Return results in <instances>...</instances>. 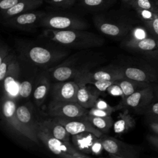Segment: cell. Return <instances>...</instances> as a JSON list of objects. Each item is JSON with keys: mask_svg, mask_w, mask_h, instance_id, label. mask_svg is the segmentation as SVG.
Returning a JSON list of instances; mask_svg holds the SVG:
<instances>
[{"mask_svg": "<svg viewBox=\"0 0 158 158\" xmlns=\"http://www.w3.org/2000/svg\"><path fill=\"white\" fill-rule=\"evenodd\" d=\"M43 36L48 40L70 48H86L101 45L104 40L98 35L84 30H52L47 28Z\"/></svg>", "mask_w": 158, "mask_h": 158, "instance_id": "1", "label": "cell"}, {"mask_svg": "<svg viewBox=\"0 0 158 158\" xmlns=\"http://www.w3.org/2000/svg\"><path fill=\"white\" fill-rule=\"evenodd\" d=\"M40 25L52 30H85L88 27L79 16L60 11L46 12Z\"/></svg>", "mask_w": 158, "mask_h": 158, "instance_id": "2", "label": "cell"}, {"mask_svg": "<svg viewBox=\"0 0 158 158\" xmlns=\"http://www.w3.org/2000/svg\"><path fill=\"white\" fill-rule=\"evenodd\" d=\"M36 134L38 139L53 154L64 158H85L89 157L73 146L69 141L59 139L49 134L38 121Z\"/></svg>", "mask_w": 158, "mask_h": 158, "instance_id": "3", "label": "cell"}, {"mask_svg": "<svg viewBox=\"0 0 158 158\" xmlns=\"http://www.w3.org/2000/svg\"><path fill=\"white\" fill-rule=\"evenodd\" d=\"M125 78L149 83H154L158 81V69L153 64L144 59L133 65L121 67Z\"/></svg>", "mask_w": 158, "mask_h": 158, "instance_id": "4", "label": "cell"}, {"mask_svg": "<svg viewBox=\"0 0 158 158\" xmlns=\"http://www.w3.org/2000/svg\"><path fill=\"white\" fill-rule=\"evenodd\" d=\"M93 22L101 33L116 38L127 36L133 27L128 22L113 20L103 14L95 15L93 17Z\"/></svg>", "mask_w": 158, "mask_h": 158, "instance_id": "5", "label": "cell"}, {"mask_svg": "<svg viewBox=\"0 0 158 158\" xmlns=\"http://www.w3.org/2000/svg\"><path fill=\"white\" fill-rule=\"evenodd\" d=\"M127 50L139 54L141 58L154 65L158 54V39L152 36L140 40L125 39L122 43Z\"/></svg>", "mask_w": 158, "mask_h": 158, "instance_id": "6", "label": "cell"}, {"mask_svg": "<svg viewBox=\"0 0 158 158\" xmlns=\"http://www.w3.org/2000/svg\"><path fill=\"white\" fill-rule=\"evenodd\" d=\"M89 109L81 106L77 102L53 100L47 107V114L51 117L67 118L84 117L88 114Z\"/></svg>", "mask_w": 158, "mask_h": 158, "instance_id": "7", "label": "cell"}, {"mask_svg": "<svg viewBox=\"0 0 158 158\" xmlns=\"http://www.w3.org/2000/svg\"><path fill=\"white\" fill-rule=\"evenodd\" d=\"M104 150L110 157L138 158L141 148L124 143L112 137H101Z\"/></svg>", "mask_w": 158, "mask_h": 158, "instance_id": "8", "label": "cell"}, {"mask_svg": "<svg viewBox=\"0 0 158 158\" xmlns=\"http://www.w3.org/2000/svg\"><path fill=\"white\" fill-rule=\"evenodd\" d=\"M154 99L155 93L151 84L126 97L120 104L123 108L132 109L139 114H144L145 109Z\"/></svg>", "mask_w": 158, "mask_h": 158, "instance_id": "9", "label": "cell"}, {"mask_svg": "<svg viewBox=\"0 0 158 158\" xmlns=\"http://www.w3.org/2000/svg\"><path fill=\"white\" fill-rule=\"evenodd\" d=\"M17 106L12 98L6 96L2 103V115L6 125L14 132L31 141L29 133L19 122L16 115Z\"/></svg>", "mask_w": 158, "mask_h": 158, "instance_id": "10", "label": "cell"}, {"mask_svg": "<svg viewBox=\"0 0 158 158\" xmlns=\"http://www.w3.org/2000/svg\"><path fill=\"white\" fill-rule=\"evenodd\" d=\"M46 14V12L43 10H34L4 20V24L14 28L24 30H30L37 25H40L41 20Z\"/></svg>", "mask_w": 158, "mask_h": 158, "instance_id": "11", "label": "cell"}, {"mask_svg": "<svg viewBox=\"0 0 158 158\" xmlns=\"http://www.w3.org/2000/svg\"><path fill=\"white\" fill-rule=\"evenodd\" d=\"M58 122L62 124L71 135H76L83 132H90L98 138L102 136V132L94 127L84 117L67 118L62 117H54Z\"/></svg>", "mask_w": 158, "mask_h": 158, "instance_id": "12", "label": "cell"}, {"mask_svg": "<svg viewBox=\"0 0 158 158\" xmlns=\"http://www.w3.org/2000/svg\"><path fill=\"white\" fill-rule=\"evenodd\" d=\"M124 78L125 77L120 68L113 71L99 70L93 72H88L85 69L80 73L75 79L79 85H85L98 80L117 81Z\"/></svg>", "mask_w": 158, "mask_h": 158, "instance_id": "13", "label": "cell"}, {"mask_svg": "<svg viewBox=\"0 0 158 158\" xmlns=\"http://www.w3.org/2000/svg\"><path fill=\"white\" fill-rule=\"evenodd\" d=\"M65 56L62 51L48 49L41 46H33L27 51V57L33 64L40 65L51 64Z\"/></svg>", "mask_w": 158, "mask_h": 158, "instance_id": "14", "label": "cell"}, {"mask_svg": "<svg viewBox=\"0 0 158 158\" xmlns=\"http://www.w3.org/2000/svg\"><path fill=\"white\" fill-rule=\"evenodd\" d=\"M79 87L78 83L75 81H64L56 83L53 85L51 89L52 99L77 102V95Z\"/></svg>", "mask_w": 158, "mask_h": 158, "instance_id": "15", "label": "cell"}, {"mask_svg": "<svg viewBox=\"0 0 158 158\" xmlns=\"http://www.w3.org/2000/svg\"><path fill=\"white\" fill-rule=\"evenodd\" d=\"M16 115L20 123L30 135L31 141L38 143L40 139L36 134L38 121H35L33 118L30 109L25 105L17 107Z\"/></svg>", "mask_w": 158, "mask_h": 158, "instance_id": "16", "label": "cell"}, {"mask_svg": "<svg viewBox=\"0 0 158 158\" xmlns=\"http://www.w3.org/2000/svg\"><path fill=\"white\" fill-rule=\"evenodd\" d=\"M20 73V67L17 60L14 58L12 61L4 79L2 81L6 96L12 98L18 93L19 87L17 80Z\"/></svg>", "mask_w": 158, "mask_h": 158, "instance_id": "17", "label": "cell"}, {"mask_svg": "<svg viewBox=\"0 0 158 158\" xmlns=\"http://www.w3.org/2000/svg\"><path fill=\"white\" fill-rule=\"evenodd\" d=\"M44 1V0H22L13 7L1 11V17L4 20H6L20 14L34 10L40 7Z\"/></svg>", "mask_w": 158, "mask_h": 158, "instance_id": "18", "label": "cell"}, {"mask_svg": "<svg viewBox=\"0 0 158 158\" xmlns=\"http://www.w3.org/2000/svg\"><path fill=\"white\" fill-rule=\"evenodd\" d=\"M42 127L51 136L64 141H69L70 134L54 117L39 122Z\"/></svg>", "mask_w": 158, "mask_h": 158, "instance_id": "19", "label": "cell"}, {"mask_svg": "<svg viewBox=\"0 0 158 158\" xmlns=\"http://www.w3.org/2000/svg\"><path fill=\"white\" fill-rule=\"evenodd\" d=\"M98 138L90 132H83L72 135V142L75 148L81 152L88 155L91 154V148Z\"/></svg>", "mask_w": 158, "mask_h": 158, "instance_id": "20", "label": "cell"}, {"mask_svg": "<svg viewBox=\"0 0 158 158\" xmlns=\"http://www.w3.org/2000/svg\"><path fill=\"white\" fill-rule=\"evenodd\" d=\"M117 118L113 125V129L116 134L125 133L136 125L135 118L130 114L127 109L120 113Z\"/></svg>", "mask_w": 158, "mask_h": 158, "instance_id": "21", "label": "cell"}, {"mask_svg": "<svg viewBox=\"0 0 158 158\" xmlns=\"http://www.w3.org/2000/svg\"><path fill=\"white\" fill-rule=\"evenodd\" d=\"M79 6L87 11L101 12L112 6L117 0H77Z\"/></svg>", "mask_w": 158, "mask_h": 158, "instance_id": "22", "label": "cell"}, {"mask_svg": "<svg viewBox=\"0 0 158 158\" xmlns=\"http://www.w3.org/2000/svg\"><path fill=\"white\" fill-rule=\"evenodd\" d=\"M77 95V102L86 109L93 107L98 98V94L93 93L85 85H79Z\"/></svg>", "mask_w": 158, "mask_h": 158, "instance_id": "23", "label": "cell"}, {"mask_svg": "<svg viewBox=\"0 0 158 158\" xmlns=\"http://www.w3.org/2000/svg\"><path fill=\"white\" fill-rule=\"evenodd\" d=\"M85 69L79 70L75 67L67 65H62L56 67L52 72V77L59 81H64L69 79L75 78L80 73Z\"/></svg>", "mask_w": 158, "mask_h": 158, "instance_id": "24", "label": "cell"}, {"mask_svg": "<svg viewBox=\"0 0 158 158\" xmlns=\"http://www.w3.org/2000/svg\"><path fill=\"white\" fill-rule=\"evenodd\" d=\"M116 83L121 87L124 95L126 97L131 94L132 93L149 86L152 83L146 82H141L133 80L127 78H124L116 81Z\"/></svg>", "mask_w": 158, "mask_h": 158, "instance_id": "25", "label": "cell"}, {"mask_svg": "<svg viewBox=\"0 0 158 158\" xmlns=\"http://www.w3.org/2000/svg\"><path fill=\"white\" fill-rule=\"evenodd\" d=\"M84 117L102 133L109 131L114 125V121L110 115L106 117H96L87 114L84 116Z\"/></svg>", "mask_w": 158, "mask_h": 158, "instance_id": "26", "label": "cell"}, {"mask_svg": "<svg viewBox=\"0 0 158 158\" xmlns=\"http://www.w3.org/2000/svg\"><path fill=\"white\" fill-rule=\"evenodd\" d=\"M49 80L44 76L42 77L38 81L33 92V98L38 106H40L45 100L49 89Z\"/></svg>", "mask_w": 158, "mask_h": 158, "instance_id": "27", "label": "cell"}, {"mask_svg": "<svg viewBox=\"0 0 158 158\" xmlns=\"http://www.w3.org/2000/svg\"><path fill=\"white\" fill-rule=\"evenodd\" d=\"M14 58L12 55L8 52L5 47L3 48L1 46L0 51V81L1 82L4 79L8 69Z\"/></svg>", "mask_w": 158, "mask_h": 158, "instance_id": "28", "label": "cell"}, {"mask_svg": "<svg viewBox=\"0 0 158 158\" xmlns=\"http://www.w3.org/2000/svg\"><path fill=\"white\" fill-rule=\"evenodd\" d=\"M128 36V38L127 39L131 40H140L152 36V35L151 34L147 27L144 25L132 27Z\"/></svg>", "mask_w": 158, "mask_h": 158, "instance_id": "29", "label": "cell"}, {"mask_svg": "<svg viewBox=\"0 0 158 158\" xmlns=\"http://www.w3.org/2000/svg\"><path fill=\"white\" fill-rule=\"evenodd\" d=\"M131 7L135 10L144 9L158 12V0H136Z\"/></svg>", "mask_w": 158, "mask_h": 158, "instance_id": "30", "label": "cell"}, {"mask_svg": "<svg viewBox=\"0 0 158 158\" xmlns=\"http://www.w3.org/2000/svg\"><path fill=\"white\" fill-rule=\"evenodd\" d=\"M138 17L144 22L152 20L158 17V12L144 9H135Z\"/></svg>", "mask_w": 158, "mask_h": 158, "instance_id": "31", "label": "cell"}, {"mask_svg": "<svg viewBox=\"0 0 158 158\" xmlns=\"http://www.w3.org/2000/svg\"><path fill=\"white\" fill-rule=\"evenodd\" d=\"M31 83L28 80H25L22 81L19 85L18 94L22 98H27L31 94Z\"/></svg>", "mask_w": 158, "mask_h": 158, "instance_id": "32", "label": "cell"}, {"mask_svg": "<svg viewBox=\"0 0 158 158\" xmlns=\"http://www.w3.org/2000/svg\"><path fill=\"white\" fill-rule=\"evenodd\" d=\"M94 107L100 109L109 110V111H111L112 112H115V111H116L118 109H120L123 108V107H122V106L120 103L118 105L116 106L112 107L107 102H106L104 100H103L101 98H98Z\"/></svg>", "mask_w": 158, "mask_h": 158, "instance_id": "33", "label": "cell"}, {"mask_svg": "<svg viewBox=\"0 0 158 158\" xmlns=\"http://www.w3.org/2000/svg\"><path fill=\"white\" fill-rule=\"evenodd\" d=\"M49 4L58 8L66 9L73 6L77 0H44Z\"/></svg>", "mask_w": 158, "mask_h": 158, "instance_id": "34", "label": "cell"}, {"mask_svg": "<svg viewBox=\"0 0 158 158\" xmlns=\"http://www.w3.org/2000/svg\"><path fill=\"white\" fill-rule=\"evenodd\" d=\"M144 25L147 27L151 34L158 39V17L147 22H144Z\"/></svg>", "mask_w": 158, "mask_h": 158, "instance_id": "35", "label": "cell"}, {"mask_svg": "<svg viewBox=\"0 0 158 158\" xmlns=\"http://www.w3.org/2000/svg\"><path fill=\"white\" fill-rule=\"evenodd\" d=\"M116 81H112V80H98V81H94L89 84H92L95 86V87L99 90L101 91H107V88L112 85V84L115 83Z\"/></svg>", "mask_w": 158, "mask_h": 158, "instance_id": "36", "label": "cell"}, {"mask_svg": "<svg viewBox=\"0 0 158 158\" xmlns=\"http://www.w3.org/2000/svg\"><path fill=\"white\" fill-rule=\"evenodd\" d=\"M107 91L112 96H120L122 98V100H123L125 98V96L121 87L116 83V81L115 83L112 84L107 88Z\"/></svg>", "mask_w": 158, "mask_h": 158, "instance_id": "37", "label": "cell"}, {"mask_svg": "<svg viewBox=\"0 0 158 158\" xmlns=\"http://www.w3.org/2000/svg\"><path fill=\"white\" fill-rule=\"evenodd\" d=\"M144 114L146 115H158V99L154 100L145 109Z\"/></svg>", "mask_w": 158, "mask_h": 158, "instance_id": "38", "label": "cell"}, {"mask_svg": "<svg viewBox=\"0 0 158 158\" xmlns=\"http://www.w3.org/2000/svg\"><path fill=\"white\" fill-rule=\"evenodd\" d=\"M113 112L109 110H103L98 109L96 107H92L89 109L88 115H93V116H96V117H106L110 115Z\"/></svg>", "mask_w": 158, "mask_h": 158, "instance_id": "39", "label": "cell"}, {"mask_svg": "<svg viewBox=\"0 0 158 158\" xmlns=\"http://www.w3.org/2000/svg\"><path fill=\"white\" fill-rule=\"evenodd\" d=\"M22 0H0V10L1 11L6 10Z\"/></svg>", "mask_w": 158, "mask_h": 158, "instance_id": "40", "label": "cell"}, {"mask_svg": "<svg viewBox=\"0 0 158 158\" xmlns=\"http://www.w3.org/2000/svg\"><path fill=\"white\" fill-rule=\"evenodd\" d=\"M146 139L148 143L158 152V135L149 134L146 136Z\"/></svg>", "mask_w": 158, "mask_h": 158, "instance_id": "41", "label": "cell"}, {"mask_svg": "<svg viewBox=\"0 0 158 158\" xmlns=\"http://www.w3.org/2000/svg\"><path fill=\"white\" fill-rule=\"evenodd\" d=\"M146 123H147V125H148L149 128L154 133L158 135V123L150 120H146Z\"/></svg>", "mask_w": 158, "mask_h": 158, "instance_id": "42", "label": "cell"}, {"mask_svg": "<svg viewBox=\"0 0 158 158\" xmlns=\"http://www.w3.org/2000/svg\"><path fill=\"white\" fill-rule=\"evenodd\" d=\"M146 120H150L158 123V115H146Z\"/></svg>", "mask_w": 158, "mask_h": 158, "instance_id": "43", "label": "cell"}, {"mask_svg": "<svg viewBox=\"0 0 158 158\" xmlns=\"http://www.w3.org/2000/svg\"><path fill=\"white\" fill-rule=\"evenodd\" d=\"M136 0H121V2H122L123 4L125 6H132L133 4Z\"/></svg>", "mask_w": 158, "mask_h": 158, "instance_id": "44", "label": "cell"}, {"mask_svg": "<svg viewBox=\"0 0 158 158\" xmlns=\"http://www.w3.org/2000/svg\"><path fill=\"white\" fill-rule=\"evenodd\" d=\"M152 86L155 93V98H158V81L156 83H152Z\"/></svg>", "mask_w": 158, "mask_h": 158, "instance_id": "45", "label": "cell"}, {"mask_svg": "<svg viewBox=\"0 0 158 158\" xmlns=\"http://www.w3.org/2000/svg\"><path fill=\"white\" fill-rule=\"evenodd\" d=\"M154 65L157 67V69H158V54H157V56H156V59H155V60H154Z\"/></svg>", "mask_w": 158, "mask_h": 158, "instance_id": "46", "label": "cell"}, {"mask_svg": "<svg viewBox=\"0 0 158 158\" xmlns=\"http://www.w3.org/2000/svg\"><path fill=\"white\" fill-rule=\"evenodd\" d=\"M156 99H158V98H156Z\"/></svg>", "mask_w": 158, "mask_h": 158, "instance_id": "47", "label": "cell"}]
</instances>
